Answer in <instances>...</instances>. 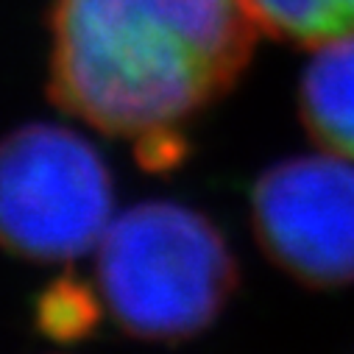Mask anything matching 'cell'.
I'll return each mask as SVG.
<instances>
[{
  "instance_id": "6da1fadb",
  "label": "cell",
  "mask_w": 354,
  "mask_h": 354,
  "mask_svg": "<svg viewBox=\"0 0 354 354\" xmlns=\"http://www.w3.org/2000/svg\"><path fill=\"white\" fill-rule=\"evenodd\" d=\"M50 98L115 137L179 129L223 98L259 28L240 0H56Z\"/></svg>"
},
{
  "instance_id": "7a4b0ae2",
  "label": "cell",
  "mask_w": 354,
  "mask_h": 354,
  "mask_svg": "<svg viewBox=\"0 0 354 354\" xmlns=\"http://www.w3.org/2000/svg\"><path fill=\"white\" fill-rule=\"evenodd\" d=\"M95 274L112 318L142 340L204 332L237 288V262L218 226L170 201L115 218L98 243Z\"/></svg>"
},
{
  "instance_id": "3957f363",
  "label": "cell",
  "mask_w": 354,
  "mask_h": 354,
  "mask_svg": "<svg viewBox=\"0 0 354 354\" xmlns=\"http://www.w3.org/2000/svg\"><path fill=\"white\" fill-rule=\"evenodd\" d=\"M112 179L81 134L34 123L0 140V245L34 262H64L101 243Z\"/></svg>"
},
{
  "instance_id": "277c9868",
  "label": "cell",
  "mask_w": 354,
  "mask_h": 354,
  "mask_svg": "<svg viewBox=\"0 0 354 354\" xmlns=\"http://www.w3.org/2000/svg\"><path fill=\"white\" fill-rule=\"evenodd\" d=\"M251 226L265 257L296 282L354 285V162L329 151L277 162L254 185Z\"/></svg>"
},
{
  "instance_id": "5b68a950",
  "label": "cell",
  "mask_w": 354,
  "mask_h": 354,
  "mask_svg": "<svg viewBox=\"0 0 354 354\" xmlns=\"http://www.w3.org/2000/svg\"><path fill=\"white\" fill-rule=\"evenodd\" d=\"M299 115L313 142L354 162V34L315 48L299 81Z\"/></svg>"
},
{
  "instance_id": "8992f818",
  "label": "cell",
  "mask_w": 354,
  "mask_h": 354,
  "mask_svg": "<svg viewBox=\"0 0 354 354\" xmlns=\"http://www.w3.org/2000/svg\"><path fill=\"white\" fill-rule=\"evenodd\" d=\"M254 26L274 39L321 48L354 34V0H240Z\"/></svg>"
},
{
  "instance_id": "52a82bcc",
  "label": "cell",
  "mask_w": 354,
  "mask_h": 354,
  "mask_svg": "<svg viewBox=\"0 0 354 354\" xmlns=\"http://www.w3.org/2000/svg\"><path fill=\"white\" fill-rule=\"evenodd\" d=\"M37 324L59 343L86 337L98 324V299L93 288L70 277L53 282L37 301Z\"/></svg>"
},
{
  "instance_id": "ba28073f",
  "label": "cell",
  "mask_w": 354,
  "mask_h": 354,
  "mask_svg": "<svg viewBox=\"0 0 354 354\" xmlns=\"http://www.w3.org/2000/svg\"><path fill=\"white\" fill-rule=\"evenodd\" d=\"M187 142L179 129H156L137 137V159L145 170H173L185 159Z\"/></svg>"
}]
</instances>
